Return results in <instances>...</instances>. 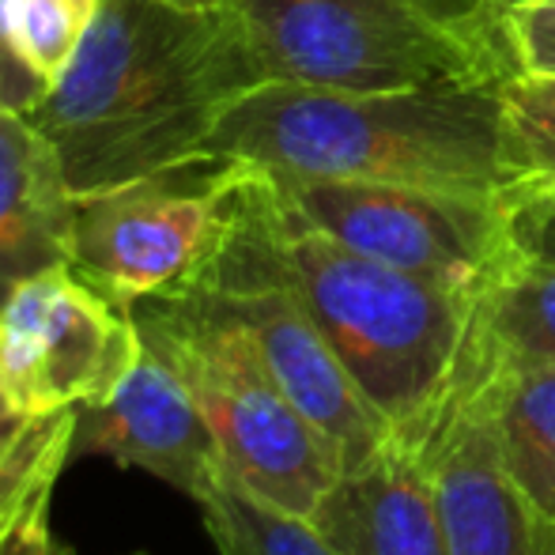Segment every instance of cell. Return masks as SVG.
Here are the masks:
<instances>
[{"label": "cell", "mask_w": 555, "mask_h": 555, "mask_svg": "<svg viewBox=\"0 0 555 555\" xmlns=\"http://www.w3.org/2000/svg\"><path fill=\"white\" fill-rule=\"evenodd\" d=\"M103 0H12V30L30 73L53 88L88 38Z\"/></svg>", "instance_id": "cell-18"}, {"label": "cell", "mask_w": 555, "mask_h": 555, "mask_svg": "<svg viewBox=\"0 0 555 555\" xmlns=\"http://www.w3.org/2000/svg\"><path fill=\"white\" fill-rule=\"evenodd\" d=\"M503 163L506 175H555V80H503Z\"/></svg>", "instance_id": "cell-20"}, {"label": "cell", "mask_w": 555, "mask_h": 555, "mask_svg": "<svg viewBox=\"0 0 555 555\" xmlns=\"http://www.w3.org/2000/svg\"><path fill=\"white\" fill-rule=\"evenodd\" d=\"M76 453L144 468L190 499L223 473L220 446L197 397L147 344L106 401L80 409L73 457Z\"/></svg>", "instance_id": "cell-11"}, {"label": "cell", "mask_w": 555, "mask_h": 555, "mask_svg": "<svg viewBox=\"0 0 555 555\" xmlns=\"http://www.w3.org/2000/svg\"><path fill=\"white\" fill-rule=\"evenodd\" d=\"M46 91L50 88L30 73L20 46H15L12 0H0V106H4V111L30 114L46 99Z\"/></svg>", "instance_id": "cell-22"}, {"label": "cell", "mask_w": 555, "mask_h": 555, "mask_svg": "<svg viewBox=\"0 0 555 555\" xmlns=\"http://www.w3.org/2000/svg\"><path fill=\"white\" fill-rule=\"evenodd\" d=\"M129 555H147V552H129Z\"/></svg>", "instance_id": "cell-28"}, {"label": "cell", "mask_w": 555, "mask_h": 555, "mask_svg": "<svg viewBox=\"0 0 555 555\" xmlns=\"http://www.w3.org/2000/svg\"><path fill=\"white\" fill-rule=\"evenodd\" d=\"M30 420H35V416H23V412L8 401L4 389H0V457H4L15 442H20V435L30 427Z\"/></svg>", "instance_id": "cell-25"}, {"label": "cell", "mask_w": 555, "mask_h": 555, "mask_svg": "<svg viewBox=\"0 0 555 555\" xmlns=\"http://www.w3.org/2000/svg\"><path fill=\"white\" fill-rule=\"evenodd\" d=\"M511 4H518V0H491V23H495V30H499V15H503Z\"/></svg>", "instance_id": "cell-27"}, {"label": "cell", "mask_w": 555, "mask_h": 555, "mask_svg": "<svg viewBox=\"0 0 555 555\" xmlns=\"http://www.w3.org/2000/svg\"><path fill=\"white\" fill-rule=\"evenodd\" d=\"M76 420L80 409L35 416L20 442L0 457V548L38 503L53 499L61 468L73 457Z\"/></svg>", "instance_id": "cell-17"}, {"label": "cell", "mask_w": 555, "mask_h": 555, "mask_svg": "<svg viewBox=\"0 0 555 555\" xmlns=\"http://www.w3.org/2000/svg\"><path fill=\"white\" fill-rule=\"evenodd\" d=\"M499 366L476 336L416 453L431 476L450 555H555V521L514 483L495 431Z\"/></svg>", "instance_id": "cell-10"}, {"label": "cell", "mask_w": 555, "mask_h": 555, "mask_svg": "<svg viewBox=\"0 0 555 555\" xmlns=\"http://www.w3.org/2000/svg\"><path fill=\"white\" fill-rule=\"evenodd\" d=\"M473 336L506 374L555 366V269L499 264L476 292Z\"/></svg>", "instance_id": "cell-14"}, {"label": "cell", "mask_w": 555, "mask_h": 555, "mask_svg": "<svg viewBox=\"0 0 555 555\" xmlns=\"http://www.w3.org/2000/svg\"><path fill=\"white\" fill-rule=\"evenodd\" d=\"M50 506L53 499L38 503L35 511L23 518V526L8 537V544L0 548V555H76L73 544H65L50 526Z\"/></svg>", "instance_id": "cell-23"}, {"label": "cell", "mask_w": 555, "mask_h": 555, "mask_svg": "<svg viewBox=\"0 0 555 555\" xmlns=\"http://www.w3.org/2000/svg\"><path fill=\"white\" fill-rule=\"evenodd\" d=\"M140 330L73 264L23 280L0 307V389L23 416L88 409L137 363Z\"/></svg>", "instance_id": "cell-9"}, {"label": "cell", "mask_w": 555, "mask_h": 555, "mask_svg": "<svg viewBox=\"0 0 555 555\" xmlns=\"http://www.w3.org/2000/svg\"><path fill=\"white\" fill-rule=\"evenodd\" d=\"M280 264L359 393L416 450L450 397L473 340L476 295L389 269L302 220L261 170Z\"/></svg>", "instance_id": "cell-3"}, {"label": "cell", "mask_w": 555, "mask_h": 555, "mask_svg": "<svg viewBox=\"0 0 555 555\" xmlns=\"http://www.w3.org/2000/svg\"><path fill=\"white\" fill-rule=\"evenodd\" d=\"M193 503L220 555H340L310 518L264 503L227 473L216 476Z\"/></svg>", "instance_id": "cell-16"}, {"label": "cell", "mask_w": 555, "mask_h": 555, "mask_svg": "<svg viewBox=\"0 0 555 555\" xmlns=\"http://www.w3.org/2000/svg\"><path fill=\"white\" fill-rule=\"evenodd\" d=\"M310 521L340 555H450L431 476L404 442L336 476Z\"/></svg>", "instance_id": "cell-12"}, {"label": "cell", "mask_w": 555, "mask_h": 555, "mask_svg": "<svg viewBox=\"0 0 555 555\" xmlns=\"http://www.w3.org/2000/svg\"><path fill=\"white\" fill-rule=\"evenodd\" d=\"M491 201L503 264L555 269V175H518Z\"/></svg>", "instance_id": "cell-19"}, {"label": "cell", "mask_w": 555, "mask_h": 555, "mask_svg": "<svg viewBox=\"0 0 555 555\" xmlns=\"http://www.w3.org/2000/svg\"><path fill=\"white\" fill-rule=\"evenodd\" d=\"M269 182L302 220L340 246L446 292L476 295L503 264L491 197L333 178L269 175Z\"/></svg>", "instance_id": "cell-8"}, {"label": "cell", "mask_w": 555, "mask_h": 555, "mask_svg": "<svg viewBox=\"0 0 555 555\" xmlns=\"http://www.w3.org/2000/svg\"><path fill=\"white\" fill-rule=\"evenodd\" d=\"M132 322L197 397L223 473L264 503L310 518L340 476V457L284 393L246 325L205 292L144 302Z\"/></svg>", "instance_id": "cell-4"}, {"label": "cell", "mask_w": 555, "mask_h": 555, "mask_svg": "<svg viewBox=\"0 0 555 555\" xmlns=\"http://www.w3.org/2000/svg\"><path fill=\"white\" fill-rule=\"evenodd\" d=\"M249 163L205 159L73 193L68 264L125 310L193 295L231 242Z\"/></svg>", "instance_id": "cell-6"}, {"label": "cell", "mask_w": 555, "mask_h": 555, "mask_svg": "<svg viewBox=\"0 0 555 555\" xmlns=\"http://www.w3.org/2000/svg\"><path fill=\"white\" fill-rule=\"evenodd\" d=\"M503 80L333 91L257 83L231 106L208 155L284 178L389 182L495 197L503 163Z\"/></svg>", "instance_id": "cell-2"}, {"label": "cell", "mask_w": 555, "mask_h": 555, "mask_svg": "<svg viewBox=\"0 0 555 555\" xmlns=\"http://www.w3.org/2000/svg\"><path fill=\"white\" fill-rule=\"evenodd\" d=\"M261 83L397 91L514 76L503 42L404 0H227Z\"/></svg>", "instance_id": "cell-5"}, {"label": "cell", "mask_w": 555, "mask_h": 555, "mask_svg": "<svg viewBox=\"0 0 555 555\" xmlns=\"http://www.w3.org/2000/svg\"><path fill=\"white\" fill-rule=\"evenodd\" d=\"M261 83L234 15L103 0L30 121L73 193L205 159L220 117Z\"/></svg>", "instance_id": "cell-1"}, {"label": "cell", "mask_w": 555, "mask_h": 555, "mask_svg": "<svg viewBox=\"0 0 555 555\" xmlns=\"http://www.w3.org/2000/svg\"><path fill=\"white\" fill-rule=\"evenodd\" d=\"M404 4L420 8V12L435 15V20L450 23V27H461L468 35L491 38V42H503L491 23V0H404Z\"/></svg>", "instance_id": "cell-24"}, {"label": "cell", "mask_w": 555, "mask_h": 555, "mask_svg": "<svg viewBox=\"0 0 555 555\" xmlns=\"http://www.w3.org/2000/svg\"><path fill=\"white\" fill-rule=\"evenodd\" d=\"M495 431L514 483L555 521V366L526 374L499 371Z\"/></svg>", "instance_id": "cell-15"}, {"label": "cell", "mask_w": 555, "mask_h": 555, "mask_svg": "<svg viewBox=\"0 0 555 555\" xmlns=\"http://www.w3.org/2000/svg\"><path fill=\"white\" fill-rule=\"evenodd\" d=\"M159 4L185 8V12H220V8H227V0H159Z\"/></svg>", "instance_id": "cell-26"}, {"label": "cell", "mask_w": 555, "mask_h": 555, "mask_svg": "<svg viewBox=\"0 0 555 555\" xmlns=\"http://www.w3.org/2000/svg\"><path fill=\"white\" fill-rule=\"evenodd\" d=\"M73 185L30 114L0 106V307L38 272L68 264Z\"/></svg>", "instance_id": "cell-13"}, {"label": "cell", "mask_w": 555, "mask_h": 555, "mask_svg": "<svg viewBox=\"0 0 555 555\" xmlns=\"http://www.w3.org/2000/svg\"><path fill=\"white\" fill-rule=\"evenodd\" d=\"M499 38L514 76L555 80V0H518L499 15Z\"/></svg>", "instance_id": "cell-21"}, {"label": "cell", "mask_w": 555, "mask_h": 555, "mask_svg": "<svg viewBox=\"0 0 555 555\" xmlns=\"http://www.w3.org/2000/svg\"><path fill=\"white\" fill-rule=\"evenodd\" d=\"M197 292L212 295L246 325L295 409L330 439L340 457V473H351L378 457L386 446L401 442L393 427L378 416V409L359 393V386L344 371V363L287 280L269 231V216H264V190L257 167L249 175L238 227Z\"/></svg>", "instance_id": "cell-7"}]
</instances>
